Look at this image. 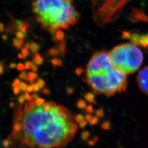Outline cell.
<instances>
[{
  "label": "cell",
  "mask_w": 148,
  "mask_h": 148,
  "mask_svg": "<svg viewBox=\"0 0 148 148\" xmlns=\"http://www.w3.org/2000/svg\"><path fill=\"white\" fill-rule=\"evenodd\" d=\"M14 120L21 123V130L9 139L27 148H62L77 130L70 111L53 102L38 106L29 101L24 109L19 107Z\"/></svg>",
  "instance_id": "cell-1"
},
{
  "label": "cell",
  "mask_w": 148,
  "mask_h": 148,
  "mask_svg": "<svg viewBox=\"0 0 148 148\" xmlns=\"http://www.w3.org/2000/svg\"><path fill=\"white\" fill-rule=\"evenodd\" d=\"M86 82L97 94L112 96L126 91V75L117 71L111 64L109 54L101 51L93 54L87 65Z\"/></svg>",
  "instance_id": "cell-2"
},
{
  "label": "cell",
  "mask_w": 148,
  "mask_h": 148,
  "mask_svg": "<svg viewBox=\"0 0 148 148\" xmlns=\"http://www.w3.org/2000/svg\"><path fill=\"white\" fill-rule=\"evenodd\" d=\"M32 11L41 26L52 32L67 29L79 19L71 0H34Z\"/></svg>",
  "instance_id": "cell-3"
},
{
  "label": "cell",
  "mask_w": 148,
  "mask_h": 148,
  "mask_svg": "<svg viewBox=\"0 0 148 148\" xmlns=\"http://www.w3.org/2000/svg\"><path fill=\"white\" fill-rule=\"evenodd\" d=\"M109 57L114 67L126 75L135 73L143 63L142 52L132 43L117 46L111 50Z\"/></svg>",
  "instance_id": "cell-4"
},
{
  "label": "cell",
  "mask_w": 148,
  "mask_h": 148,
  "mask_svg": "<svg viewBox=\"0 0 148 148\" xmlns=\"http://www.w3.org/2000/svg\"><path fill=\"white\" fill-rule=\"evenodd\" d=\"M137 81L140 89L148 94V66L141 70L138 75Z\"/></svg>",
  "instance_id": "cell-5"
},
{
  "label": "cell",
  "mask_w": 148,
  "mask_h": 148,
  "mask_svg": "<svg viewBox=\"0 0 148 148\" xmlns=\"http://www.w3.org/2000/svg\"><path fill=\"white\" fill-rule=\"evenodd\" d=\"M38 77V74L35 73V72H30L27 74V78L25 79L26 81H30L31 83L32 82L36 79Z\"/></svg>",
  "instance_id": "cell-6"
},
{
  "label": "cell",
  "mask_w": 148,
  "mask_h": 148,
  "mask_svg": "<svg viewBox=\"0 0 148 148\" xmlns=\"http://www.w3.org/2000/svg\"><path fill=\"white\" fill-rule=\"evenodd\" d=\"M85 99L90 103H95V95L92 93H87L85 95Z\"/></svg>",
  "instance_id": "cell-7"
},
{
  "label": "cell",
  "mask_w": 148,
  "mask_h": 148,
  "mask_svg": "<svg viewBox=\"0 0 148 148\" xmlns=\"http://www.w3.org/2000/svg\"><path fill=\"white\" fill-rule=\"evenodd\" d=\"M33 62H34V63L36 65H41L42 64L43 59L42 58V57H41L38 54L36 53L35 54Z\"/></svg>",
  "instance_id": "cell-8"
},
{
  "label": "cell",
  "mask_w": 148,
  "mask_h": 148,
  "mask_svg": "<svg viewBox=\"0 0 148 148\" xmlns=\"http://www.w3.org/2000/svg\"><path fill=\"white\" fill-rule=\"evenodd\" d=\"M13 43L15 47L17 49H20L22 47V46L24 44V41L23 40L19 39L18 38H14L13 39Z\"/></svg>",
  "instance_id": "cell-9"
},
{
  "label": "cell",
  "mask_w": 148,
  "mask_h": 148,
  "mask_svg": "<svg viewBox=\"0 0 148 148\" xmlns=\"http://www.w3.org/2000/svg\"><path fill=\"white\" fill-rule=\"evenodd\" d=\"M39 46L38 45H37L36 43L34 42H32L29 45V47L28 48L30 49V50L32 51V53H36L39 49Z\"/></svg>",
  "instance_id": "cell-10"
},
{
  "label": "cell",
  "mask_w": 148,
  "mask_h": 148,
  "mask_svg": "<svg viewBox=\"0 0 148 148\" xmlns=\"http://www.w3.org/2000/svg\"><path fill=\"white\" fill-rule=\"evenodd\" d=\"M77 107L80 109H85L87 107V104L84 100H79L77 103Z\"/></svg>",
  "instance_id": "cell-11"
},
{
  "label": "cell",
  "mask_w": 148,
  "mask_h": 148,
  "mask_svg": "<svg viewBox=\"0 0 148 148\" xmlns=\"http://www.w3.org/2000/svg\"><path fill=\"white\" fill-rule=\"evenodd\" d=\"M101 128L104 130H109L111 128V124L109 121H104L101 125Z\"/></svg>",
  "instance_id": "cell-12"
},
{
  "label": "cell",
  "mask_w": 148,
  "mask_h": 148,
  "mask_svg": "<svg viewBox=\"0 0 148 148\" xmlns=\"http://www.w3.org/2000/svg\"><path fill=\"white\" fill-rule=\"evenodd\" d=\"M85 117L84 116L82 115L81 114H79L77 115H76L75 117V120L77 123H80L81 122L83 121L84 120H85Z\"/></svg>",
  "instance_id": "cell-13"
},
{
  "label": "cell",
  "mask_w": 148,
  "mask_h": 148,
  "mask_svg": "<svg viewBox=\"0 0 148 148\" xmlns=\"http://www.w3.org/2000/svg\"><path fill=\"white\" fill-rule=\"evenodd\" d=\"M21 54L23 55L25 58H26L29 55V48L25 47L21 49Z\"/></svg>",
  "instance_id": "cell-14"
},
{
  "label": "cell",
  "mask_w": 148,
  "mask_h": 148,
  "mask_svg": "<svg viewBox=\"0 0 148 148\" xmlns=\"http://www.w3.org/2000/svg\"><path fill=\"white\" fill-rule=\"evenodd\" d=\"M96 116L98 117H103L104 116V111L103 108H101L97 110L95 112Z\"/></svg>",
  "instance_id": "cell-15"
},
{
  "label": "cell",
  "mask_w": 148,
  "mask_h": 148,
  "mask_svg": "<svg viewBox=\"0 0 148 148\" xmlns=\"http://www.w3.org/2000/svg\"><path fill=\"white\" fill-rule=\"evenodd\" d=\"M90 133L88 131H84L81 134V138L84 140H87L88 138L90 137Z\"/></svg>",
  "instance_id": "cell-16"
},
{
  "label": "cell",
  "mask_w": 148,
  "mask_h": 148,
  "mask_svg": "<svg viewBox=\"0 0 148 148\" xmlns=\"http://www.w3.org/2000/svg\"><path fill=\"white\" fill-rule=\"evenodd\" d=\"M16 37L19 39L21 40H23L25 37V34L24 32H21V31H18V32H16Z\"/></svg>",
  "instance_id": "cell-17"
},
{
  "label": "cell",
  "mask_w": 148,
  "mask_h": 148,
  "mask_svg": "<svg viewBox=\"0 0 148 148\" xmlns=\"http://www.w3.org/2000/svg\"><path fill=\"white\" fill-rule=\"evenodd\" d=\"M19 87V88H20V89H21V91L26 92L27 88V87H28V85L24 82H21V83L20 84Z\"/></svg>",
  "instance_id": "cell-18"
},
{
  "label": "cell",
  "mask_w": 148,
  "mask_h": 148,
  "mask_svg": "<svg viewBox=\"0 0 148 148\" xmlns=\"http://www.w3.org/2000/svg\"><path fill=\"white\" fill-rule=\"evenodd\" d=\"M2 144H3V147H5V148H9L10 147L11 145V140L9 139H5L3 141Z\"/></svg>",
  "instance_id": "cell-19"
},
{
  "label": "cell",
  "mask_w": 148,
  "mask_h": 148,
  "mask_svg": "<svg viewBox=\"0 0 148 148\" xmlns=\"http://www.w3.org/2000/svg\"><path fill=\"white\" fill-rule=\"evenodd\" d=\"M34 101H35V103H36V104L38 105V106L42 105V104H43L45 103V99H43V98H38L37 99L34 100Z\"/></svg>",
  "instance_id": "cell-20"
},
{
  "label": "cell",
  "mask_w": 148,
  "mask_h": 148,
  "mask_svg": "<svg viewBox=\"0 0 148 148\" xmlns=\"http://www.w3.org/2000/svg\"><path fill=\"white\" fill-rule=\"evenodd\" d=\"M99 121V117L97 116L93 117L91 121L90 122V123L92 125H97Z\"/></svg>",
  "instance_id": "cell-21"
},
{
  "label": "cell",
  "mask_w": 148,
  "mask_h": 148,
  "mask_svg": "<svg viewBox=\"0 0 148 148\" xmlns=\"http://www.w3.org/2000/svg\"><path fill=\"white\" fill-rule=\"evenodd\" d=\"M27 71L23 70V71H21V73H20L19 75V77L20 79L25 80L27 78Z\"/></svg>",
  "instance_id": "cell-22"
},
{
  "label": "cell",
  "mask_w": 148,
  "mask_h": 148,
  "mask_svg": "<svg viewBox=\"0 0 148 148\" xmlns=\"http://www.w3.org/2000/svg\"><path fill=\"white\" fill-rule=\"evenodd\" d=\"M86 110L88 113V114H92L94 112V109L93 108V106L91 104H90L88 106H87L86 108Z\"/></svg>",
  "instance_id": "cell-23"
},
{
  "label": "cell",
  "mask_w": 148,
  "mask_h": 148,
  "mask_svg": "<svg viewBox=\"0 0 148 148\" xmlns=\"http://www.w3.org/2000/svg\"><path fill=\"white\" fill-rule=\"evenodd\" d=\"M21 90L20 89L19 87H18V86H17V87H13V93L15 95H19L21 93Z\"/></svg>",
  "instance_id": "cell-24"
},
{
  "label": "cell",
  "mask_w": 148,
  "mask_h": 148,
  "mask_svg": "<svg viewBox=\"0 0 148 148\" xmlns=\"http://www.w3.org/2000/svg\"><path fill=\"white\" fill-rule=\"evenodd\" d=\"M25 101H26L25 98L24 97V95H20L19 97V98H18V101H19V103H20L21 105L23 104Z\"/></svg>",
  "instance_id": "cell-25"
},
{
  "label": "cell",
  "mask_w": 148,
  "mask_h": 148,
  "mask_svg": "<svg viewBox=\"0 0 148 148\" xmlns=\"http://www.w3.org/2000/svg\"><path fill=\"white\" fill-rule=\"evenodd\" d=\"M32 64H33V63L30 61H27V62H25V63L24 64L25 69H27V70L31 69Z\"/></svg>",
  "instance_id": "cell-26"
},
{
  "label": "cell",
  "mask_w": 148,
  "mask_h": 148,
  "mask_svg": "<svg viewBox=\"0 0 148 148\" xmlns=\"http://www.w3.org/2000/svg\"><path fill=\"white\" fill-rule=\"evenodd\" d=\"M37 84L38 85V86H40V87L41 88H43V87H44L45 85V81H44L42 79H38L37 80Z\"/></svg>",
  "instance_id": "cell-27"
},
{
  "label": "cell",
  "mask_w": 148,
  "mask_h": 148,
  "mask_svg": "<svg viewBox=\"0 0 148 148\" xmlns=\"http://www.w3.org/2000/svg\"><path fill=\"white\" fill-rule=\"evenodd\" d=\"M41 88L40 87V86L37 84V82L35 84H33V90H34V92H39Z\"/></svg>",
  "instance_id": "cell-28"
},
{
  "label": "cell",
  "mask_w": 148,
  "mask_h": 148,
  "mask_svg": "<svg viewBox=\"0 0 148 148\" xmlns=\"http://www.w3.org/2000/svg\"><path fill=\"white\" fill-rule=\"evenodd\" d=\"M21 83L20 79H16L13 81V83H12V86L13 87H17V86H19L20 84Z\"/></svg>",
  "instance_id": "cell-29"
},
{
  "label": "cell",
  "mask_w": 148,
  "mask_h": 148,
  "mask_svg": "<svg viewBox=\"0 0 148 148\" xmlns=\"http://www.w3.org/2000/svg\"><path fill=\"white\" fill-rule=\"evenodd\" d=\"M16 68L19 71H23L24 69H25L24 64L23 63H19L18 65H16Z\"/></svg>",
  "instance_id": "cell-30"
},
{
  "label": "cell",
  "mask_w": 148,
  "mask_h": 148,
  "mask_svg": "<svg viewBox=\"0 0 148 148\" xmlns=\"http://www.w3.org/2000/svg\"><path fill=\"white\" fill-rule=\"evenodd\" d=\"M24 95V97H25L26 101H32V95H30L29 93L25 92V94Z\"/></svg>",
  "instance_id": "cell-31"
},
{
  "label": "cell",
  "mask_w": 148,
  "mask_h": 148,
  "mask_svg": "<svg viewBox=\"0 0 148 148\" xmlns=\"http://www.w3.org/2000/svg\"><path fill=\"white\" fill-rule=\"evenodd\" d=\"M83 69H82L81 68H77V69H76V70H75V73L77 75H78V76H80L81 74H82V73H83Z\"/></svg>",
  "instance_id": "cell-32"
},
{
  "label": "cell",
  "mask_w": 148,
  "mask_h": 148,
  "mask_svg": "<svg viewBox=\"0 0 148 148\" xmlns=\"http://www.w3.org/2000/svg\"><path fill=\"white\" fill-rule=\"evenodd\" d=\"M85 118L87 121L90 122L91 121V120H92V119L93 118V116L90 114H86V115L85 116Z\"/></svg>",
  "instance_id": "cell-33"
},
{
  "label": "cell",
  "mask_w": 148,
  "mask_h": 148,
  "mask_svg": "<svg viewBox=\"0 0 148 148\" xmlns=\"http://www.w3.org/2000/svg\"><path fill=\"white\" fill-rule=\"evenodd\" d=\"M87 121L85 120H84L83 121L79 123V127L82 129L86 127V126H87Z\"/></svg>",
  "instance_id": "cell-34"
},
{
  "label": "cell",
  "mask_w": 148,
  "mask_h": 148,
  "mask_svg": "<svg viewBox=\"0 0 148 148\" xmlns=\"http://www.w3.org/2000/svg\"><path fill=\"white\" fill-rule=\"evenodd\" d=\"M33 91H34V90H33V84H32L31 85L28 86L26 92L29 93H32Z\"/></svg>",
  "instance_id": "cell-35"
},
{
  "label": "cell",
  "mask_w": 148,
  "mask_h": 148,
  "mask_svg": "<svg viewBox=\"0 0 148 148\" xmlns=\"http://www.w3.org/2000/svg\"><path fill=\"white\" fill-rule=\"evenodd\" d=\"M51 62L54 66H57L58 65L59 60L57 59H53L51 60Z\"/></svg>",
  "instance_id": "cell-36"
},
{
  "label": "cell",
  "mask_w": 148,
  "mask_h": 148,
  "mask_svg": "<svg viewBox=\"0 0 148 148\" xmlns=\"http://www.w3.org/2000/svg\"><path fill=\"white\" fill-rule=\"evenodd\" d=\"M74 89L71 87H67L66 92L69 95H72L74 93Z\"/></svg>",
  "instance_id": "cell-37"
},
{
  "label": "cell",
  "mask_w": 148,
  "mask_h": 148,
  "mask_svg": "<svg viewBox=\"0 0 148 148\" xmlns=\"http://www.w3.org/2000/svg\"><path fill=\"white\" fill-rule=\"evenodd\" d=\"M3 72H4L3 66L2 65V63L0 62V75L3 74Z\"/></svg>",
  "instance_id": "cell-38"
},
{
  "label": "cell",
  "mask_w": 148,
  "mask_h": 148,
  "mask_svg": "<svg viewBox=\"0 0 148 148\" xmlns=\"http://www.w3.org/2000/svg\"><path fill=\"white\" fill-rule=\"evenodd\" d=\"M32 71L33 72H36L37 71V66L34 63L32 64Z\"/></svg>",
  "instance_id": "cell-39"
},
{
  "label": "cell",
  "mask_w": 148,
  "mask_h": 148,
  "mask_svg": "<svg viewBox=\"0 0 148 148\" xmlns=\"http://www.w3.org/2000/svg\"><path fill=\"white\" fill-rule=\"evenodd\" d=\"M5 25L2 23H0V32H2L5 30Z\"/></svg>",
  "instance_id": "cell-40"
},
{
  "label": "cell",
  "mask_w": 148,
  "mask_h": 148,
  "mask_svg": "<svg viewBox=\"0 0 148 148\" xmlns=\"http://www.w3.org/2000/svg\"><path fill=\"white\" fill-rule=\"evenodd\" d=\"M42 92L44 93V94H45V95H48V94H49V93H50V90H48V88H43V90H42Z\"/></svg>",
  "instance_id": "cell-41"
},
{
  "label": "cell",
  "mask_w": 148,
  "mask_h": 148,
  "mask_svg": "<svg viewBox=\"0 0 148 148\" xmlns=\"http://www.w3.org/2000/svg\"><path fill=\"white\" fill-rule=\"evenodd\" d=\"M16 67V65L14 63H12L9 65L10 68H15Z\"/></svg>",
  "instance_id": "cell-42"
},
{
  "label": "cell",
  "mask_w": 148,
  "mask_h": 148,
  "mask_svg": "<svg viewBox=\"0 0 148 148\" xmlns=\"http://www.w3.org/2000/svg\"><path fill=\"white\" fill-rule=\"evenodd\" d=\"M57 53L58 52L56 50H54V49H52V50L50 51V54H52V55H53V56L57 54Z\"/></svg>",
  "instance_id": "cell-43"
},
{
  "label": "cell",
  "mask_w": 148,
  "mask_h": 148,
  "mask_svg": "<svg viewBox=\"0 0 148 148\" xmlns=\"http://www.w3.org/2000/svg\"><path fill=\"white\" fill-rule=\"evenodd\" d=\"M32 99H34V100L38 98V95H37V94H36V93L33 94L32 95Z\"/></svg>",
  "instance_id": "cell-44"
},
{
  "label": "cell",
  "mask_w": 148,
  "mask_h": 148,
  "mask_svg": "<svg viewBox=\"0 0 148 148\" xmlns=\"http://www.w3.org/2000/svg\"><path fill=\"white\" fill-rule=\"evenodd\" d=\"M95 142L93 140H90L89 142H88V144L90 145V146H92V145H95Z\"/></svg>",
  "instance_id": "cell-45"
},
{
  "label": "cell",
  "mask_w": 148,
  "mask_h": 148,
  "mask_svg": "<svg viewBox=\"0 0 148 148\" xmlns=\"http://www.w3.org/2000/svg\"><path fill=\"white\" fill-rule=\"evenodd\" d=\"M18 58L21 59L25 58L23 56V55L21 53H19V54H18Z\"/></svg>",
  "instance_id": "cell-46"
},
{
  "label": "cell",
  "mask_w": 148,
  "mask_h": 148,
  "mask_svg": "<svg viewBox=\"0 0 148 148\" xmlns=\"http://www.w3.org/2000/svg\"><path fill=\"white\" fill-rule=\"evenodd\" d=\"M95 142H97L98 140H99V138L97 136H95V137L93 138V139Z\"/></svg>",
  "instance_id": "cell-47"
},
{
  "label": "cell",
  "mask_w": 148,
  "mask_h": 148,
  "mask_svg": "<svg viewBox=\"0 0 148 148\" xmlns=\"http://www.w3.org/2000/svg\"><path fill=\"white\" fill-rule=\"evenodd\" d=\"M62 64V61L61 60H59L58 66H60Z\"/></svg>",
  "instance_id": "cell-48"
}]
</instances>
